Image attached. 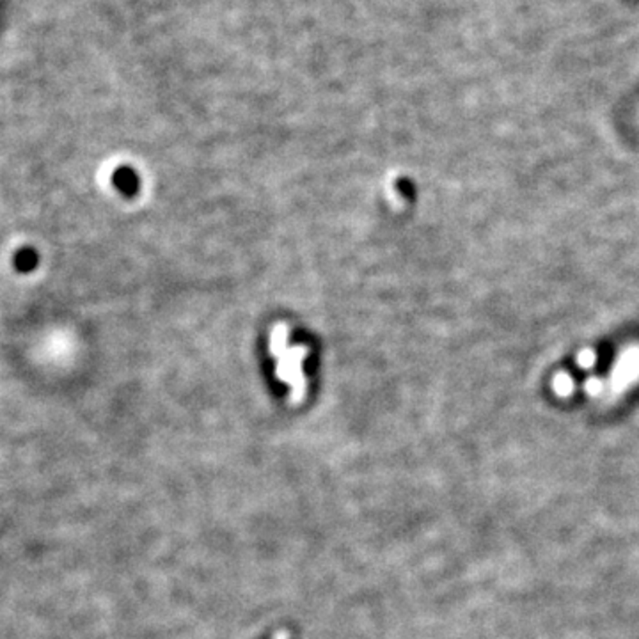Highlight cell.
<instances>
[{
    "instance_id": "1",
    "label": "cell",
    "mask_w": 639,
    "mask_h": 639,
    "mask_svg": "<svg viewBox=\"0 0 639 639\" xmlns=\"http://www.w3.org/2000/svg\"><path fill=\"white\" fill-rule=\"evenodd\" d=\"M39 256L32 247H23L14 254L13 265L20 273H28L38 266Z\"/></svg>"
},
{
    "instance_id": "2",
    "label": "cell",
    "mask_w": 639,
    "mask_h": 639,
    "mask_svg": "<svg viewBox=\"0 0 639 639\" xmlns=\"http://www.w3.org/2000/svg\"><path fill=\"white\" fill-rule=\"evenodd\" d=\"M554 387H556V390L559 394H567V393H570L572 390V378L568 375H564V373H559V375L556 376V380H554Z\"/></svg>"
},
{
    "instance_id": "3",
    "label": "cell",
    "mask_w": 639,
    "mask_h": 639,
    "mask_svg": "<svg viewBox=\"0 0 639 639\" xmlns=\"http://www.w3.org/2000/svg\"><path fill=\"white\" fill-rule=\"evenodd\" d=\"M595 361L596 355L591 354V351H582V354L579 355V364H581L582 368H589V366L595 364Z\"/></svg>"
}]
</instances>
